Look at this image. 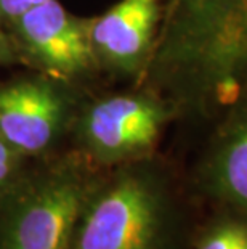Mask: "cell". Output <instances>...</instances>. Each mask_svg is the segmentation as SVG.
<instances>
[{
  "label": "cell",
  "mask_w": 247,
  "mask_h": 249,
  "mask_svg": "<svg viewBox=\"0 0 247 249\" xmlns=\"http://www.w3.org/2000/svg\"><path fill=\"white\" fill-rule=\"evenodd\" d=\"M88 92L37 71L0 82V135L28 160L60 151Z\"/></svg>",
  "instance_id": "obj_4"
},
{
  "label": "cell",
  "mask_w": 247,
  "mask_h": 249,
  "mask_svg": "<svg viewBox=\"0 0 247 249\" xmlns=\"http://www.w3.org/2000/svg\"><path fill=\"white\" fill-rule=\"evenodd\" d=\"M31 160L18 153L10 143L0 135V192L18 177Z\"/></svg>",
  "instance_id": "obj_9"
},
{
  "label": "cell",
  "mask_w": 247,
  "mask_h": 249,
  "mask_svg": "<svg viewBox=\"0 0 247 249\" xmlns=\"http://www.w3.org/2000/svg\"><path fill=\"white\" fill-rule=\"evenodd\" d=\"M162 21V0H119L104 13L92 17V49L103 77L130 86L143 81L154 56Z\"/></svg>",
  "instance_id": "obj_6"
},
{
  "label": "cell",
  "mask_w": 247,
  "mask_h": 249,
  "mask_svg": "<svg viewBox=\"0 0 247 249\" xmlns=\"http://www.w3.org/2000/svg\"><path fill=\"white\" fill-rule=\"evenodd\" d=\"M162 2H164V13H165V12H169V10H172L173 7H177L183 0H162Z\"/></svg>",
  "instance_id": "obj_12"
},
{
  "label": "cell",
  "mask_w": 247,
  "mask_h": 249,
  "mask_svg": "<svg viewBox=\"0 0 247 249\" xmlns=\"http://www.w3.org/2000/svg\"><path fill=\"white\" fill-rule=\"evenodd\" d=\"M222 116L210 135L194 182L217 208L247 215V82L220 105Z\"/></svg>",
  "instance_id": "obj_7"
},
{
  "label": "cell",
  "mask_w": 247,
  "mask_h": 249,
  "mask_svg": "<svg viewBox=\"0 0 247 249\" xmlns=\"http://www.w3.org/2000/svg\"><path fill=\"white\" fill-rule=\"evenodd\" d=\"M90 18L71 13L60 0H45L7 28L21 66L92 89L103 77L90 40Z\"/></svg>",
  "instance_id": "obj_5"
},
{
  "label": "cell",
  "mask_w": 247,
  "mask_h": 249,
  "mask_svg": "<svg viewBox=\"0 0 247 249\" xmlns=\"http://www.w3.org/2000/svg\"><path fill=\"white\" fill-rule=\"evenodd\" d=\"M44 2L45 0H0V24L7 28L12 21Z\"/></svg>",
  "instance_id": "obj_10"
},
{
  "label": "cell",
  "mask_w": 247,
  "mask_h": 249,
  "mask_svg": "<svg viewBox=\"0 0 247 249\" xmlns=\"http://www.w3.org/2000/svg\"><path fill=\"white\" fill-rule=\"evenodd\" d=\"M21 65L19 53L5 26L0 24V68Z\"/></svg>",
  "instance_id": "obj_11"
},
{
  "label": "cell",
  "mask_w": 247,
  "mask_h": 249,
  "mask_svg": "<svg viewBox=\"0 0 247 249\" xmlns=\"http://www.w3.org/2000/svg\"><path fill=\"white\" fill-rule=\"evenodd\" d=\"M181 116L173 100L145 84L88 92L72 123L69 148L99 169L143 161L156 156L167 129Z\"/></svg>",
  "instance_id": "obj_3"
},
{
  "label": "cell",
  "mask_w": 247,
  "mask_h": 249,
  "mask_svg": "<svg viewBox=\"0 0 247 249\" xmlns=\"http://www.w3.org/2000/svg\"><path fill=\"white\" fill-rule=\"evenodd\" d=\"M185 208L159 158L104 169L79 217L71 249H181Z\"/></svg>",
  "instance_id": "obj_1"
},
{
  "label": "cell",
  "mask_w": 247,
  "mask_h": 249,
  "mask_svg": "<svg viewBox=\"0 0 247 249\" xmlns=\"http://www.w3.org/2000/svg\"><path fill=\"white\" fill-rule=\"evenodd\" d=\"M103 171L72 148L31 160L0 192V249H71Z\"/></svg>",
  "instance_id": "obj_2"
},
{
  "label": "cell",
  "mask_w": 247,
  "mask_h": 249,
  "mask_svg": "<svg viewBox=\"0 0 247 249\" xmlns=\"http://www.w3.org/2000/svg\"><path fill=\"white\" fill-rule=\"evenodd\" d=\"M191 249H247V215L217 208L196 230Z\"/></svg>",
  "instance_id": "obj_8"
}]
</instances>
